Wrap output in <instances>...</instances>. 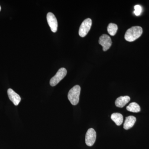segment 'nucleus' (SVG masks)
<instances>
[{
	"label": "nucleus",
	"instance_id": "nucleus-1",
	"mask_svg": "<svg viewBox=\"0 0 149 149\" xmlns=\"http://www.w3.org/2000/svg\"><path fill=\"white\" fill-rule=\"evenodd\" d=\"M143 33V29L140 26H134L127 30L125 35V39L128 42H132L141 37Z\"/></svg>",
	"mask_w": 149,
	"mask_h": 149
},
{
	"label": "nucleus",
	"instance_id": "nucleus-2",
	"mask_svg": "<svg viewBox=\"0 0 149 149\" xmlns=\"http://www.w3.org/2000/svg\"><path fill=\"white\" fill-rule=\"evenodd\" d=\"M81 88L79 85H76L71 88L68 93V100L73 105H76L79 101Z\"/></svg>",
	"mask_w": 149,
	"mask_h": 149
},
{
	"label": "nucleus",
	"instance_id": "nucleus-3",
	"mask_svg": "<svg viewBox=\"0 0 149 149\" xmlns=\"http://www.w3.org/2000/svg\"><path fill=\"white\" fill-rule=\"evenodd\" d=\"M67 74V70L64 68H61L58 70L57 73L50 81L51 86L54 87L57 85L64 78Z\"/></svg>",
	"mask_w": 149,
	"mask_h": 149
},
{
	"label": "nucleus",
	"instance_id": "nucleus-4",
	"mask_svg": "<svg viewBox=\"0 0 149 149\" xmlns=\"http://www.w3.org/2000/svg\"><path fill=\"white\" fill-rule=\"evenodd\" d=\"M92 19L87 18L83 22L79 30V35L80 37H84L87 35L92 26Z\"/></svg>",
	"mask_w": 149,
	"mask_h": 149
},
{
	"label": "nucleus",
	"instance_id": "nucleus-5",
	"mask_svg": "<svg viewBox=\"0 0 149 149\" xmlns=\"http://www.w3.org/2000/svg\"><path fill=\"white\" fill-rule=\"evenodd\" d=\"M96 137V131L93 128L88 129L85 135V143L88 146H92L95 142Z\"/></svg>",
	"mask_w": 149,
	"mask_h": 149
},
{
	"label": "nucleus",
	"instance_id": "nucleus-6",
	"mask_svg": "<svg viewBox=\"0 0 149 149\" xmlns=\"http://www.w3.org/2000/svg\"><path fill=\"white\" fill-rule=\"evenodd\" d=\"M99 43L103 47V51H106L111 47V40L109 35L104 34L99 38Z\"/></svg>",
	"mask_w": 149,
	"mask_h": 149
},
{
	"label": "nucleus",
	"instance_id": "nucleus-7",
	"mask_svg": "<svg viewBox=\"0 0 149 149\" xmlns=\"http://www.w3.org/2000/svg\"><path fill=\"white\" fill-rule=\"evenodd\" d=\"M47 18L48 24L52 32L54 33L56 32L58 28V22L54 15L52 13H49L47 14Z\"/></svg>",
	"mask_w": 149,
	"mask_h": 149
},
{
	"label": "nucleus",
	"instance_id": "nucleus-8",
	"mask_svg": "<svg viewBox=\"0 0 149 149\" xmlns=\"http://www.w3.org/2000/svg\"><path fill=\"white\" fill-rule=\"evenodd\" d=\"M8 95L9 98L15 106H17L21 101V97L19 95L15 93L12 89H8Z\"/></svg>",
	"mask_w": 149,
	"mask_h": 149
},
{
	"label": "nucleus",
	"instance_id": "nucleus-9",
	"mask_svg": "<svg viewBox=\"0 0 149 149\" xmlns=\"http://www.w3.org/2000/svg\"><path fill=\"white\" fill-rule=\"evenodd\" d=\"M130 98L128 96H120L116 99L115 105L119 108H123L130 101Z\"/></svg>",
	"mask_w": 149,
	"mask_h": 149
},
{
	"label": "nucleus",
	"instance_id": "nucleus-10",
	"mask_svg": "<svg viewBox=\"0 0 149 149\" xmlns=\"http://www.w3.org/2000/svg\"><path fill=\"white\" fill-rule=\"evenodd\" d=\"M136 121V118L132 116H130L125 118L124 125H123V128L125 130H128L132 128L135 124Z\"/></svg>",
	"mask_w": 149,
	"mask_h": 149
},
{
	"label": "nucleus",
	"instance_id": "nucleus-11",
	"mask_svg": "<svg viewBox=\"0 0 149 149\" xmlns=\"http://www.w3.org/2000/svg\"><path fill=\"white\" fill-rule=\"evenodd\" d=\"M111 119L118 126L121 125L123 122V116L122 114L118 113H115L112 114Z\"/></svg>",
	"mask_w": 149,
	"mask_h": 149
},
{
	"label": "nucleus",
	"instance_id": "nucleus-12",
	"mask_svg": "<svg viewBox=\"0 0 149 149\" xmlns=\"http://www.w3.org/2000/svg\"><path fill=\"white\" fill-rule=\"evenodd\" d=\"M126 109L129 111L138 113L141 111V107L137 103L132 102L126 107Z\"/></svg>",
	"mask_w": 149,
	"mask_h": 149
},
{
	"label": "nucleus",
	"instance_id": "nucleus-13",
	"mask_svg": "<svg viewBox=\"0 0 149 149\" xmlns=\"http://www.w3.org/2000/svg\"><path fill=\"white\" fill-rule=\"evenodd\" d=\"M118 30V26L116 24L111 23L107 27V31L111 36H114L116 34Z\"/></svg>",
	"mask_w": 149,
	"mask_h": 149
},
{
	"label": "nucleus",
	"instance_id": "nucleus-14",
	"mask_svg": "<svg viewBox=\"0 0 149 149\" xmlns=\"http://www.w3.org/2000/svg\"><path fill=\"white\" fill-rule=\"evenodd\" d=\"M135 8V10H134V13L136 15V16H139L141 15V12H142V7L141 6L139 5H137L135 6L134 7Z\"/></svg>",
	"mask_w": 149,
	"mask_h": 149
},
{
	"label": "nucleus",
	"instance_id": "nucleus-15",
	"mask_svg": "<svg viewBox=\"0 0 149 149\" xmlns=\"http://www.w3.org/2000/svg\"><path fill=\"white\" fill-rule=\"evenodd\" d=\"M1 10V6H0V11Z\"/></svg>",
	"mask_w": 149,
	"mask_h": 149
}]
</instances>
